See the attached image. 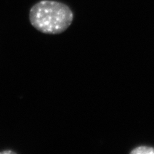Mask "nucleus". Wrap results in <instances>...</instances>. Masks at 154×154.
Returning <instances> with one entry per match:
<instances>
[{
    "mask_svg": "<svg viewBox=\"0 0 154 154\" xmlns=\"http://www.w3.org/2000/svg\"><path fill=\"white\" fill-rule=\"evenodd\" d=\"M29 19L34 29L47 34H59L72 24L74 14L65 4L53 0H42L30 9Z\"/></svg>",
    "mask_w": 154,
    "mask_h": 154,
    "instance_id": "nucleus-1",
    "label": "nucleus"
},
{
    "mask_svg": "<svg viewBox=\"0 0 154 154\" xmlns=\"http://www.w3.org/2000/svg\"><path fill=\"white\" fill-rule=\"evenodd\" d=\"M132 154H154V148L149 147V146H138L131 151Z\"/></svg>",
    "mask_w": 154,
    "mask_h": 154,
    "instance_id": "nucleus-2",
    "label": "nucleus"
},
{
    "mask_svg": "<svg viewBox=\"0 0 154 154\" xmlns=\"http://www.w3.org/2000/svg\"><path fill=\"white\" fill-rule=\"evenodd\" d=\"M16 152L11 151V150H7V151H3L0 152V154H16Z\"/></svg>",
    "mask_w": 154,
    "mask_h": 154,
    "instance_id": "nucleus-3",
    "label": "nucleus"
}]
</instances>
